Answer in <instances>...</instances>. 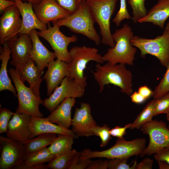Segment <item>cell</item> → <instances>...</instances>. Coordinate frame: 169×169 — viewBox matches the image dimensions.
<instances>
[{"label": "cell", "mask_w": 169, "mask_h": 169, "mask_svg": "<svg viewBox=\"0 0 169 169\" xmlns=\"http://www.w3.org/2000/svg\"><path fill=\"white\" fill-rule=\"evenodd\" d=\"M97 125L88 103L82 102L79 108H76L72 119V130L78 137H89L94 136L92 129Z\"/></svg>", "instance_id": "cell-15"}, {"label": "cell", "mask_w": 169, "mask_h": 169, "mask_svg": "<svg viewBox=\"0 0 169 169\" xmlns=\"http://www.w3.org/2000/svg\"><path fill=\"white\" fill-rule=\"evenodd\" d=\"M131 42L140 50L141 57L144 58L149 54L157 58L164 67L166 68L169 65V33L167 31L164 30L161 35L152 39L133 36Z\"/></svg>", "instance_id": "cell-7"}, {"label": "cell", "mask_w": 169, "mask_h": 169, "mask_svg": "<svg viewBox=\"0 0 169 169\" xmlns=\"http://www.w3.org/2000/svg\"><path fill=\"white\" fill-rule=\"evenodd\" d=\"M91 161L90 159L81 158L78 152L69 169H86Z\"/></svg>", "instance_id": "cell-38"}, {"label": "cell", "mask_w": 169, "mask_h": 169, "mask_svg": "<svg viewBox=\"0 0 169 169\" xmlns=\"http://www.w3.org/2000/svg\"><path fill=\"white\" fill-rule=\"evenodd\" d=\"M168 128L169 129V125H168Z\"/></svg>", "instance_id": "cell-53"}, {"label": "cell", "mask_w": 169, "mask_h": 169, "mask_svg": "<svg viewBox=\"0 0 169 169\" xmlns=\"http://www.w3.org/2000/svg\"><path fill=\"white\" fill-rule=\"evenodd\" d=\"M169 18V0H158L148 12L146 15L138 23L149 22L163 28L165 23Z\"/></svg>", "instance_id": "cell-23"}, {"label": "cell", "mask_w": 169, "mask_h": 169, "mask_svg": "<svg viewBox=\"0 0 169 169\" xmlns=\"http://www.w3.org/2000/svg\"><path fill=\"white\" fill-rule=\"evenodd\" d=\"M0 47V59L1 60L0 70V91L8 90L11 91L15 97H17L16 90L12 85L7 73V66L11 58V51L7 41Z\"/></svg>", "instance_id": "cell-25"}, {"label": "cell", "mask_w": 169, "mask_h": 169, "mask_svg": "<svg viewBox=\"0 0 169 169\" xmlns=\"http://www.w3.org/2000/svg\"><path fill=\"white\" fill-rule=\"evenodd\" d=\"M14 113L5 108L0 110V133H7L9 122Z\"/></svg>", "instance_id": "cell-36"}, {"label": "cell", "mask_w": 169, "mask_h": 169, "mask_svg": "<svg viewBox=\"0 0 169 169\" xmlns=\"http://www.w3.org/2000/svg\"><path fill=\"white\" fill-rule=\"evenodd\" d=\"M127 128H128V124L123 127L116 126L111 129L110 132L111 136L119 138H124L123 136L126 134V130Z\"/></svg>", "instance_id": "cell-41"}, {"label": "cell", "mask_w": 169, "mask_h": 169, "mask_svg": "<svg viewBox=\"0 0 169 169\" xmlns=\"http://www.w3.org/2000/svg\"><path fill=\"white\" fill-rule=\"evenodd\" d=\"M154 157L157 161L163 160L169 164V146L162 149L155 154Z\"/></svg>", "instance_id": "cell-40"}, {"label": "cell", "mask_w": 169, "mask_h": 169, "mask_svg": "<svg viewBox=\"0 0 169 169\" xmlns=\"http://www.w3.org/2000/svg\"><path fill=\"white\" fill-rule=\"evenodd\" d=\"M0 144V169H13L24 161L27 154L23 144L1 135Z\"/></svg>", "instance_id": "cell-12"}, {"label": "cell", "mask_w": 169, "mask_h": 169, "mask_svg": "<svg viewBox=\"0 0 169 169\" xmlns=\"http://www.w3.org/2000/svg\"><path fill=\"white\" fill-rule=\"evenodd\" d=\"M125 65L107 62L101 65L97 63L92 73L99 85V93L103 91L105 85L111 84L120 88L122 93L128 95H131L133 91L132 75L130 71L126 69Z\"/></svg>", "instance_id": "cell-1"}, {"label": "cell", "mask_w": 169, "mask_h": 169, "mask_svg": "<svg viewBox=\"0 0 169 169\" xmlns=\"http://www.w3.org/2000/svg\"><path fill=\"white\" fill-rule=\"evenodd\" d=\"M84 93V89L74 79L66 76L49 97L43 100V105L51 112L65 99L81 98Z\"/></svg>", "instance_id": "cell-11"}, {"label": "cell", "mask_w": 169, "mask_h": 169, "mask_svg": "<svg viewBox=\"0 0 169 169\" xmlns=\"http://www.w3.org/2000/svg\"><path fill=\"white\" fill-rule=\"evenodd\" d=\"M30 36L33 45L31 58L36 64L39 71L43 72L49 64L56 58L55 54L54 52L49 50L43 44L39 38L36 29L31 31Z\"/></svg>", "instance_id": "cell-20"}, {"label": "cell", "mask_w": 169, "mask_h": 169, "mask_svg": "<svg viewBox=\"0 0 169 169\" xmlns=\"http://www.w3.org/2000/svg\"><path fill=\"white\" fill-rule=\"evenodd\" d=\"M30 127L31 132V139L39 135L45 133L68 134L74 136L75 138L78 137L72 130L66 129L52 123L45 118L31 116Z\"/></svg>", "instance_id": "cell-21"}, {"label": "cell", "mask_w": 169, "mask_h": 169, "mask_svg": "<svg viewBox=\"0 0 169 169\" xmlns=\"http://www.w3.org/2000/svg\"><path fill=\"white\" fill-rule=\"evenodd\" d=\"M140 130L149 137L148 146L140 155L141 157L151 156L169 146V129L164 121L152 120L143 124Z\"/></svg>", "instance_id": "cell-9"}, {"label": "cell", "mask_w": 169, "mask_h": 169, "mask_svg": "<svg viewBox=\"0 0 169 169\" xmlns=\"http://www.w3.org/2000/svg\"><path fill=\"white\" fill-rule=\"evenodd\" d=\"M159 164L160 169H169V164L163 160H159L157 161Z\"/></svg>", "instance_id": "cell-48"}, {"label": "cell", "mask_w": 169, "mask_h": 169, "mask_svg": "<svg viewBox=\"0 0 169 169\" xmlns=\"http://www.w3.org/2000/svg\"><path fill=\"white\" fill-rule=\"evenodd\" d=\"M133 36L131 28L126 24H124L120 28L116 29L112 34L115 45L113 48L108 49L102 56L103 62L111 64L133 65L137 51L136 48L131 42Z\"/></svg>", "instance_id": "cell-2"}, {"label": "cell", "mask_w": 169, "mask_h": 169, "mask_svg": "<svg viewBox=\"0 0 169 169\" xmlns=\"http://www.w3.org/2000/svg\"><path fill=\"white\" fill-rule=\"evenodd\" d=\"M14 1L10 0H0V13L2 14L4 10L9 7L15 5Z\"/></svg>", "instance_id": "cell-47"}, {"label": "cell", "mask_w": 169, "mask_h": 169, "mask_svg": "<svg viewBox=\"0 0 169 169\" xmlns=\"http://www.w3.org/2000/svg\"><path fill=\"white\" fill-rule=\"evenodd\" d=\"M166 114V118L167 121L169 122V110Z\"/></svg>", "instance_id": "cell-51"}, {"label": "cell", "mask_w": 169, "mask_h": 169, "mask_svg": "<svg viewBox=\"0 0 169 169\" xmlns=\"http://www.w3.org/2000/svg\"><path fill=\"white\" fill-rule=\"evenodd\" d=\"M169 92V65L159 84L153 91L154 99L159 98Z\"/></svg>", "instance_id": "cell-32"}, {"label": "cell", "mask_w": 169, "mask_h": 169, "mask_svg": "<svg viewBox=\"0 0 169 169\" xmlns=\"http://www.w3.org/2000/svg\"><path fill=\"white\" fill-rule=\"evenodd\" d=\"M69 53L70 61L67 76L74 79L85 89L87 85V77L84 72L88 63L93 61L103 64L102 56L98 53V49L85 46H74L69 50Z\"/></svg>", "instance_id": "cell-4"}, {"label": "cell", "mask_w": 169, "mask_h": 169, "mask_svg": "<svg viewBox=\"0 0 169 169\" xmlns=\"http://www.w3.org/2000/svg\"><path fill=\"white\" fill-rule=\"evenodd\" d=\"M146 0H128L129 4L132 9V20L135 24L145 17L147 12L145 6Z\"/></svg>", "instance_id": "cell-31"}, {"label": "cell", "mask_w": 169, "mask_h": 169, "mask_svg": "<svg viewBox=\"0 0 169 169\" xmlns=\"http://www.w3.org/2000/svg\"><path fill=\"white\" fill-rule=\"evenodd\" d=\"M23 163L15 167L14 169H47V165L44 163L35 165H27Z\"/></svg>", "instance_id": "cell-44"}, {"label": "cell", "mask_w": 169, "mask_h": 169, "mask_svg": "<svg viewBox=\"0 0 169 169\" xmlns=\"http://www.w3.org/2000/svg\"><path fill=\"white\" fill-rule=\"evenodd\" d=\"M54 22L60 27H66L72 32L85 36L96 45L100 44L101 39L95 28V22L86 0L80 3L74 13Z\"/></svg>", "instance_id": "cell-3"}, {"label": "cell", "mask_w": 169, "mask_h": 169, "mask_svg": "<svg viewBox=\"0 0 169 169\" xmlns=\"http://www.w3.org/2000/svg\"><path fill=\"white\" fill-rule=\"evenodd\" d=\"M22 81H27L34 94L39 99V88L43 78L41 77L44 72H40L32 59L29 60L23 68L18 72Z\"/></svg>", "instance_id": "cell-24"}, {"label": "cell", "mask_w": 169, "mask_h": 169, "mask_svg": "<svg viewBox=\"0 0 169 169\" xmlns=\"http://www.w3.org/2000/svg\"><path fill=\"white\" fill-rule=\"evenodd\" d=\"M138 92L146 100L152 96L153 91L146 85L140 86L138 89Z\"/></svg>", "instance_id": "cell-45"}, {"label": "cell", "mask_w": 169, "mask_h": 169, "mask_svg": "<svg viewBox=\"0 0 169 169\" xmlns=\"http://www.w3.org/2000/svg\"><path fill=\"white\" fill-rule=\"evenodd\" d=\"M107 168V160L101 159L91 161L86 169H106Z\"/></svg>", "instance_id": "cell-42"}, {"label": "cell", "mask_w": 169, "mask_h": 169, "mask_svg": "<svg viewBox=\"0 0 169 169\" xmlns=\"http://www.w3.org/2000/svg\"><path fill=\"white\" fill-rule=\"evenodd\" d=\"M55 157L45 147L27 155L23 163L27 165H35L49 162Z\"/></svg>", "instance_id": "cell-30"}, {"label": "cell", "mask_w": 169, "mask_h": 169, "mask_svg": "<svg viewBox=\"0 0 169 169\" xmlns=\"http://www.w3.org/2000/svg\"><path fill=\"white\" fill-rule=\"evenodd\" d=\"M75 103V98L65 99L46 119L52 123L69 129L71 125V110Z\"/></svg>", "instance_id": "cell-22"}, {"label": "cell", "mask_w": 169, "mask_h": 169, "mask_svg": "<svg viewBox=\"0 0 169 169\" xmlns=\"http://www.w3.org/2000/svg\"><path fill=\"white\" fill-rule=\"evenodd\" d=\"M52 23V26L49 22L48 23L47 28L37 31L38 34L49 43L55 54L57 59L69 63L70 57L68 46L71 43L76 42L77 37L75 35L70 37L65 36L60 30V26L54 21Z\"/></svg>", "instance_id": "cell-10"}, {"label": "cell", "mask_w": 169, "mask_h": 169, "mask_svg": "<svg viewBox=\"0 0 169 169\" xmlns=\"http://www.w3.org/2000/svg\"><path fill=\"white\" fill-rule=\"evenodd\" d=\"M47 67L43 78L46 83L47 95L49 96L68 75L69 65L68 63L57 59L50 62Z\"/></svg>", "instance_id": "cell-19"}, {"label": "cell", "mask_w": 169, "mask_h": 169, "mask_svg": "<svg viewBox=\"0 0 169 169\" xmlns=\"http://www.w3.org/2000/svg\"><path fill=\"white\" fill-rule=\"evenodd\" d=\"M56 134H42L39 135L35 138L27 140L24 144L27 155L50 145L57 137Z\"/></svg>", "instance_id": "cell-27"}, {"label": "cell", "mask_w": 169, "mask_h": 169, "mask_svg": "<svg viewBox=\"0 0 169 169\" xmlns=\"http://www.w3.org/2000/svg\"><path fill=\"white\" fill-rule=\"evenodd\" d=\"M22 17L21 28L18 33L19 35L27 34L30 35L33 29L43 31L47 29V24L42 23L35 13L33 4L29 2H23L21 0H14Z\"/></svg>", "instance_id": "cell-18"}, {"label": "cell", "mask_w": 169, "mask_h": 169, "mask_svg": "<svg viewBox=\"0 0 169 169\" xmlns=\"http://www.w3.org/2000/svg\"><path fill=\"white\" fill-rule=\"evenodd\" d=\"M8 72L17 92L18 105L16 112L25 113L34 117H43V115L40 111L39 106L43 104V100L35 95L30 87L24 84L15 69L10 68Z\"/></svg>", "instance_id": "cell-8"}, {"label": "cell", "mask_w": 169, "mask_h": 169, "mask_svg": "<svg viewBox=\"0 0 169 169\" xmlns=\"http://www.w3.org/2000/svg\"><path fill=\"white\" fill-rule=\"evenodd\" d=\"M12 54L11 65L18 71L21 70L31 58L32 42L30 35L22 34L7 41Z\"/></svg>", "instance_id": "cell-13"}, {"label": "cell", "mask_w": 169, "mask_h": 169, "mask_svg": "<svg viewBox=\"0 0 169 169\" xmlns=\"http://www.w3.org/2000/svg\"><path fill=\"white\" fill-rule=\"evenodd\" d=\"M20 15L16 5L9 7L2 14L0 18V43L1 45L17 36L22 25Z\"/></svg>", "instance_id": "cell-14"}, {"label": "cell", "mask_w": 169, "mask_h": 169, "mask_svg": "<svg viewBox=\"0 0 169 169\" xmlns=\"http://www.w3.org/2000/svg\"><path fill=\"white\" fill-rule=\"evenodd\" d=\"M127 158H112L107 160L109 169H132V166L127 164Z\"/></svg>", "instance_id": "cell-37"}, {"label": "cell", "mask_w": 169, "mask_h": 169, "mask_svg": "<svg viewBox=\"0 0 169 169\" xmlns=\"http://www.w3.org/2000/svg\"><path fill=\"white\" fill-rule=\"evenodd\" d=\"M36 16L42 23L47 24L64 18L71 14L62 7L56 0H41L33 5Z\"/></svg>", "instance_id": "cell-17"}, {"label": "cell", "mask_w": 169, "mask_h": 169, "mask_svg": "<svg viewBox=\"0 0 169 169\" xmlns=\"http://www.w3.org/2000/svg\"><path fill=\"white\" fill-rule=\"evenodd\" d=\"M153 160L148 157L144 158L138 163H136L135 169H151L152 168Z\"/></svg>", "instance_id": "cell-43"}, {"label": "cell", "mask_w": 169, "mask_h": 169, "mask_svg": "<svg viewBox=\"0 0 169 169\" xmlns=\"http://www.w3.org/2000/svg\"><path fill=\"white\" fill-rule=\"evenodd\" d=\"M169 33V18L168 22L167 23L165 27V30Z\"/></svg>", "instance_id": "cell-50"}, {"label": "cell", "mask_w": 169, "mask_h": 169, "mask_svg": "<svg viewBox=\"0 0 169 169\" xmlns=\"http://www.w3.org/2000/svg\"><path fill=\"white\" fill-rule=\"evenodd\" d=\"M146 140L144 138H136L131 141H126L124 138H117L111 147L101 151H92L85 149L79 152L82 159L95 158H127L140 155L146 147Z\"/></svg>", "instance_id": "cell-5"}, {"label": "cell", "mask_w": 169, "mask_h": 169, "mask_svg": "<svg viewBox=\"0 0 169 169\" xmlns=\"http://www.w3.org/2000/svg\"><path fill=\"white\" fill-rule=\"evenodd\" d=\"M74 149L56 157L47 164L51 169H69L77 153Z\"/></svg>", "instance_id": "cell-29"}, {"label": "cell", "mask_w": 169, "mask_h": 169, "mask_svg": "<svg viewBox=\"0 0 169 169\" xmlns=\"http://www.w3.org/2000/svg\"><path fill=\"white\" fill-rule=\"evenodd\" d=\"M156 99L149 102L137 116L135 120L131 123L127 124L128 128L131 130L140 129L145 123L151 121L154 116Z\"/></svg>", "instance_id": "cell-28"}, {"label": "cell", "mask_w": 169, "mask_h": 169, "mask_svg": "<svg viewBox=\"0 0 169 169\" xmlns=\"http://www.w3.org/2000/svg\"><path fill=\"white\" fill-rule=\"evenodd\" d=\"M110 129L107 124H104L101 127L97 125L92 129L94 136H99L101 139V147H105L111 138L110 132Z\"/></svg>", "instance_id": "cell-33"}, {"label": "cell", "mask_w": 169, "mask_h": 169, "mask_svg": "<svg viewBox=\"0 0 169 169\" xmlns=\"http://www.w3.org/2000/svg\"><path fill=\"white\" fill-rule=\"evenodd\" d=\"M155 99L154 116L161 114H166L169 110V92Z\"/></svg>", "instance_id": "cell-34"}, {"label": "cell", "mask_w": 169, "mask_h": 169, "mask_svg": "<svg viewBox=\"0 0 169 169\" xmlns=\"http://www.w3.org/2000/svg\"><path fill=\"white\" fill-rule=\"evenodd\" d=\"M120 3L119 9L112 21L118 27L124 20L131 18L127 8L126 0H120Z\"/></svg>", "instance_id": "cell-35"}, {"label": "cell", "mask_w": 169, "mask_h": 169, "mask_svg": "<svg viewBox=\"0 0 169 169\" xmlns=\"http://www.w3.org/2000/svg\"><path fill=\"white\" fill-rule=\"evenodd\" d=\"M56 0L62 7L71 14L77 10L80 4L78 0Z\"/></svg>", "instance_id": "cell-39"}, {"label": "cell", "mask_w": 169, "mask_h": 169, "mask_svg": "<svg viewBox=\"0 0 169 169\" xmlns=\"http://www.w3.org/2000/svg\"><path fill=\"white\" fill-rule=\"evenodd\" d=\"M83 0H78L79 2L80 3Z\"/></svg>", "instance_id": "cell-52"}, {"label": "cell", "mask_w": 169, "mask_h": 169, "mask_svg": "<svg viewBox=\"0 0 169 169\" xmlns=\"http://www.w3.org/2000/svg\"><path fill=\"white\" fill-rule=\"evenodd\" d=\"M130 97L131 101L136 104L142 103L146 100L138 92L135 91L131 94Z\"/></svg>", "instance_id": "cell-46"}, {"label": "cell", "mask_w": 169, "mask_h": 169, "mask_svg": "<svg viewBox=\"0 0 169 169\" xmlns=\"http://www.w3.org/2000/svg\"><path fill=\"white\" fill-rule=\"evenodd\" d=\"M95 23L98 24L102 44L113 48L115 45L110 30V20L118 0H86Z\"/></svg>", "instance_id": "cell-6"}, {"label": "cell", "mask_w": 169, "mask_h": 169, "mask_svg": "<svg viewBox=\"0 0 169 169\" xmlns=\"http://www.w3.org/2000/svg\"><path fill=\"white\" fill-rule=\"evenodd\" d=\"M71 135L58 134L49 146L48 147L50 153L55 157L65 153L72 149L74 139Z\"/></svg>", "instance_id": "cell-26"}, {"label": "cell", "mask_w": 169, "mask_h": 169, "mask_svg": "<svg viewBox=\"0 0 169 169\" xmlns=\"http://www.w3.org/2000/svg\"><path fill=\"white\" fill-rule=\"evenodd\" d=\"M31 116L28 114L17 112L14 113L8 124L7 137L23 144L31 139Z\"/></svg>", "instance_id": "cell-16"}, {"label": "cell", "mask_w": 169, "mask_h": 169, "mask_svg": "<svg viewBox=\"0 0 169 169\" xmlns=\"http://www.w3.org/2000/svg\"><path fill=\"white\" fill-rule=\"evenodd\" d=\"M14 1V0H10ZM22 1H26L28 2L32 3L33 5H35L38 4L41 0H21Z\"/></svg>", "instance_id": "cell-49"}]
</instances>
